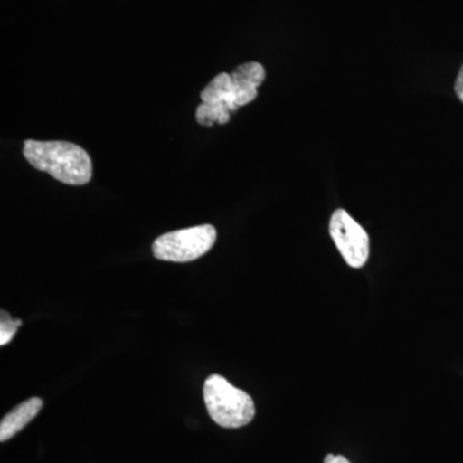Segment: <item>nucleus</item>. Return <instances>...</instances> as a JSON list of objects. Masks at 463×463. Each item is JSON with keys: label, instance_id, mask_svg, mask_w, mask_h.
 <instances>
[{"label": "nucleus", "instance_id": "f257e3e1", "mask_svg": "<svg viewBox=\"0 0 463 463\" xmlns=\"http://www.w3.org/2000/svg\"><path fill=\"white\" fill-rule=\"evenodd\" d=\"M24 156L35 169L69 185L87 184L93 174L90 155L74 143L30 139L24 146Z\"/></svg>", "mask_w": 463, "mask_h": 463}, {"label": "nucleus", "instance_id": "f03ea898", "mask_svg": "<svg viewBox=\"0 0 463 463\" xmlns=\"http://www.w3.org/2000/svg\"><path fill=\"white\" fill-rule=\"evenodd\" d=\"M203 401L209 416L222 428H242L255 417L254 401L248 392L237 389L219 374L207 377Z\"/></svg>", "mask_w": 463, "mask_h": 463}, {"label": "nucleus", "instance_id": "7ed1b4c3", "mask_svg": "<svg viewBox=\"0 0 463 463\" xmlns=\"http://www.w3.org/2000/svg\"><path fill=\"white\" fill-rule=\"evenodd\" d=\"M215 241L216 230L213 225H197L163 234L155 240L152 252L160 260L187 263L209 252Z\"/></svg>", "mask_w": 463, "mask_h": 463}, {"label": "nucleus", "instance_id": "20e7f679", "mask_svg": "<svg viewBox=\"0 0 463 463\" xmlns=\"http://www.w3.org/2000/svg\"><path fill=\"white\" fill-rule=\"evenodd\" d=\"M330 234L344 260L352 268H362L370 257V237L361 224L344 209L331 216Z\"/></svg>", "mask_w": 463, "mask_h": 463}, {"label": "nucleus", "instance_id": "39448f33", "mask_svg": "<svg viewBox=\"0 0 463 463\" xmlns=\"http://www.w3.org/2000/svg\"><path fill=\"white\" fill-rule=\"evenodd\" d=\"M234 103L237 108L249 105L258 97V88L263 84L265 69L261 63H243L231 74Z\"/></svg>", "mask_w": 463, "mask_h": 463}, {"label": "nucleus", "instance_id": "423d86ee", "mask_svg": "<svg viewBox=\"0 0 463 463\" xmlns=\"http://www.w3.org/2000/svg\"><path fill=\"white\" fill-rule=\"evenodd\" d=\"M43 407V401L41 398L27 399L20 405H17L14 410L5 414V419L0 423V441L9 440L18 434L26 425L38 416Z\"/></svg>", "mask_w": 463, "mask_h": 463}, {"label": "nucleus", "instance_id": "0eeeda50", "mask_svg": "<svg viewBox=\"0 0 463 463\" xmlns=\"http://www.w3.org/2000/svg\"><path fill=\"white\" fill-rule=\"evenodd\" d=\"M201 100L210 105H224L231 112L236 111L237 106L234 103L233 88H232L231 74L216 75L205 90L201 91Z\"/></svg>", "mask_w": 463, "mask_h": 463}, {"label": "nucleus", "instance_id": "6e6552de", "mask_svg": "<svg viewBox=\"0 0 463 463\" xmlns=\"http://www.w3.org/2000/svg\"><path fill=\"white\" fill-rule=\"evenodd\" d=\"M230 118V109L224 105H210V103L203 102L196 111L197 123L203 127H212L214 123L227 124Z\"/></svg>", "mask_w": 463, "mask_h": 463}, {"label": "nucleus", "instance_id": "1a4fd4ad", "mask_svg": "<svg viewBox=\"0 0 463 463\" xmlns=\"http://www.w3.org/2000/svg\"><path fill=\"white\" fill-rule=\"evenodd\" d=\"M23 325L21 319H14L7 312L2 310V321H0V345H7L17 334L18 327Z\"/></svg>", "mask_w": 463, "mask_h": 463}, {"label": "nucleus", "instance_id": "9d476101", "mask_svg": "<svg viewBox=\"0 0 463 463\" xmlns=\"http://www.w3.org/2000/svg\"><path fill=\"white\" fill-rule=\"evenodd\" d=\"M455 90L457 97H458V99L463 103V66L461 70H459L458 76H457Z\"/></svg>", "mask_w": 463, "mask_h": 463}, {"label": "nucleus", "instance_id": "9b49d317", "mask_svg": "<svg viewBox=\"0 0 463 463\" xmlns=\"http://www.w3.org/2000/svg\"><path fill=\"white\" fill-rule=\"evenodd\" d=\"M325 463H350L345 457L328 455L326 456Z\"/></svg>", "mask_w": 463, "mask_h": 463}]
</instances>
